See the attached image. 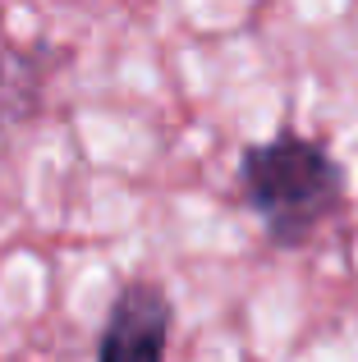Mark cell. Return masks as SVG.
I'll return each mask as SVG.
<instances>
[{
  "label": "cell",
  "mask_w": 358,
  "mask_h": 362,
  "mask_svg": "<svg viewBox=\"0 0 358 362\" xmlns=\"http://www.w3.org/2000/svg\"><path fill=\"white\" fill-rule=\"evenodd\" d=\"M239 188L271 243L304 247L340 211L345 170L322 142L304 138V133H276L243 151Z\"/></svg>",
  "instance_id": "cell-1"
},
{
  "label": "cell",
  "mask_w": 358,
  "mask_h": 362,
  "mask_svg": "<svg viewBox=\"0 0 358 362\" xmlns=\"http://www.w3.org/2000/svg\"><path fill=\"white\" fill-rule=\"evenodd\" d=\"M171 349V298L161 284L134 280L115 293L97 339V362H166Z\"/></svg>",
  "instance_id": "cell-2"
}]
</instances>
